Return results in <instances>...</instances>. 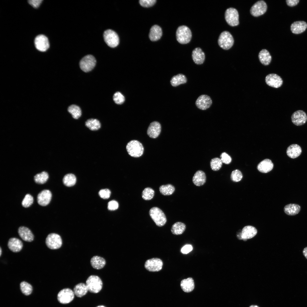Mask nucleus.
I'll return each mask as SVG.
<instances>
[{
    "instance_id": "1a4fd4ad",
    "label": "nucleus",
    "mask_w": 307,
    "mask_h": 307,
    "mask_svg": "<svg viewBox=\"0 0 307 307\" xmlns=\"http://www.w3.org/2000/svg\"><path fill=\"white\" fill-rule=\"evenodd\" d=\"M47 247L51 249H57L60 248L62 245V240L60 236L56 233L49 234L45 240Z\"/></svg>"
},
{
    "instance_id": "f03ea898",
    "label": "nucleus",
    "mask_w": 307,
    "mask_h": 307,
    "mask_svg": "<svg viewBox=\"0 0 307 307\" xmlns=\"http://www.w3.org/2000/svg\"><path fill=\"white\" fill-rule=\"evenodd\" d=\"M88 291L91 293H97L102 289L103 283L101 279L98 276L91 275L87 278L86 284Z\"/></svg>"
},
{
    "instance_id": "09e8293b",
    "label": "nucleus",
    "mask_w": 307,
    "mask_h": 307,
    "mask_svg": "<svg viewBox=\"0 0 307 307\" xmlns=\"http://www.w3.org/2000/svg\"><path fill=\"white\" fill-rule=\"evenodd\" d=\"M111 194L110 191L108 189H101L99 192V194L102 198L104 199L108 198Z\"/></svg>"
},
{
    "instance_id": "c756f323",
    "label": "nucleus",
    "mask_w": 307,
    "mask_h": 307,
    "mask_svg": "<svg viewBox=\"0 0 307 307\" xmlns=\"http://www.w3.org/2000/svg\"><path fill=\"white\" fill-rule=\"evenodd\" d=\"M90 263L93 268L99 269L104 267L106 264V261L104 258L101 257L94 256L91 259Z\"/></svg>"
},
{
    "instance_id": "49530a36",
    "label": "nucleus",
    "mask_w": 307,
    "mask_h": 307,
    "mask_svg": "<svg viewBox=\"0 0 307 307\" xmlns=\"http://www.w3.org/2000/svg\"><path fill=\"white\" fill-rule=\"evenodd\" d=\"M220 157V159L222 163L226 164H229L231 161L232 159L231 157L225 152L222 153Z\"/></svg>"
},
{
    "instance_id": "aec40b11",
    "label": "nucleus",
    "mask_w": 307,
    "mask_h": 307,
    "mask_svg": "<svg viewBox=\"0 0 307 307\" xmlns=\"http://www.w3.org/2000/svg\"><path fill=\"white\" fill-rule=\"evenodd\" d=\"M18 233L20 237L24 240L31 242L34 239V236L31 230L27 227L24 226L20 227Z\"/></svg>"
},
{
    "instance_id": "a19ab883",
    "label": "nucleus",
    "mask_w": 307,
    "mask_h": 307,
    "mask_svg": "<svg viewBox=\"0 0 307 307\" xmlns=\"http://www.w3.org/2000/svg\"><path fill=\"white\" fill-rule=\"evenodd\" d=\"M154 195V190L150 188L147 187L142 192V197L144 200H150L153 198Z\"/></svg>"
},
{
    "instance_id": "393cba45",
    "label": "nucleus",
    "mask_w": 307,
    "mask_h": 307,
    "mask_svg": "<svg viewBox=\"0 0 307 307\" xmlns=\"http://www.w3.org/2000/svg\"><path fill=\"white\" fill-rule=\"evenodd\" d=\"M273 167V164L271 160L269 159H265L258 164L257 168L260 172L266 173L271 171Z\"/></svg>"
},
{
    "instance_id": "37998d69",
    "label": "nucleus",
    "mask_w": 307,
    "mask_h": 307,
    "mask_svg": "<svg viewBox=\"0 0 307 307\" xmlns=\"http://www.w3.org/2000/svg\"><path fill=\"white\" fill-rule=\"evenodd\" d=\"M242 177V175L240 171L238 169L233 171L231 175L232 181L235 182L240 181Z\"/></svg>"
},
{
    "instance_id": "cd10ccee",
    "label": "nucleus",
    "mask_w": 307,
    "mask_h": 307,
    "mask_svg": "<svg viewBox=\"0 0 307 307\" xmlns=\"http://www.w3.org/2000/svg\"><path fill=\"white\" fill-rule=\"evenodd\" d=\"M180 285L184 292L186 293L191 292L193 290L194 287V280L191 277L183 279L181 281Z\"/></svg>"
},
{
    "instance_id": "4be33fe9",
    "label": "nucleus",
    "mask_w": 307,
    "mask_h": 307,
    "mask_svg": "<svg viewBox=\"0 0 307 307\" xmlns=\"http://www.w3.org/2000/svg\"><path fill=\"white\" fill-rule=\"evenodd\" d=\"M9 249L14 252L20 251L23 247V243L21 241L16 238H12L9 239L8 243Z\"/></svg>"
},
{
    "instance_id": "c9c22d12",
    "label": "nucleus",
    "mask_w": 307,
    "mask_h": 307,
    "mask_svg": "<svg viewBox=\"0 0 307 307\" xmlns=\"http://www.w3.org/2000/svg\"><path fill=\"white\" fill-rule=\"evenodd\" d=\"M68 112L71 114L72 117L77 119L81 116L82 111L80 107L75 105H72L69 106L68 109Z\"/></svg>"
},
{
    "instance_id": "9b49d317",
    "label": "nucleus",
    "mask_w": 307,
    "mask_h": 307,
    "mask_svg": "<svg viewBox=\"0 0 307 307\" xmlns=\"http://www.w3.org/2000/svg\"><path fill=\"white\" fill-rule=\"evenodd\" d=\"M257 230L254 227L248 225L244 227L242 231L237 234L238 238L246 241L254 237L257 233Z\"/></svg>"
},
{
    "instance_id": "e433bc0d",
    "label": "nucleus",
    "mask_w": 307,
    "mask_h": 307,
    "mask_svg": "<svg viewBox=\"0 0 307 307\" xmlns=\"http://www.w3.org/2000/svg\"><path fill=\"white\" fill-rule=\"evenodd\" d=\"M175 190L174 186L170 184L162 185L159 188L160 192L164 195H171L173 193Z\"/></svg>"
},
{
    "instance_id": "864d4df0",
    "label": "nucleus",
    "mask_w": 307,
    "mask_h": 307,
    "mask_svg": "<svg viewBox=\"0 0 307 307\" xmlns=\"http://www.w3.org/2000/svg\"><path fill=\"white\" fill-rule=\"evenodd\" d=\"M299 0H286L287 5L290 7H294L297 5L299 3Z\"/></svg>"
},
{
    "instance_id": "f3484780",
    "label": "nucleus",
    "mask_w": 307,
    "mask_h": 307,
    "mask_svg": "<svg viewBox=\"0 0 307 307\" xmlns=\"http://www.w3.org/2000/svg\"><path fill=\"white\" fill-rule=\"evenodd\" d=\"M212 103V101L211 98L206 95H202L199 96L195 102L197 107L202 110H205L209 108Z\"/></svg>"
},
{
    "instance_id": "20e7f679",
    "label": "nucleus",
    "mask_w": 307,
    "mask_h": 307,
    "mask_svg": "<svg viewBox=\"0 0 307 307\" xmlns=\"http://www.w3.org/2000/svg\"><path fill=\"white\" fill-rule=\"evenodd\" d=\"M150 215L157 225L162 227L166 223L167 219L163 212L157 207H154L149 211Z\"/></svg>"
},
{
    "instance_id": "58836bf2",
    "label": "nucleus",
    "mask_w": 307,
    "mask_h": 307,
    "mask_svg": "<svg viewBox=\"0 0 307 307\" xmlns=\"http://www.w3.org/2000/svg\"><path fill=\"white\" fill-rule=\"evenodd\" d=\"M20 288L22 293L24 295L28 296L32 293L33 288L32 285L26 281H22L20 284Z\"/></svg>"
},
{
    "instance_id": "39448f33",
    "label": "nucleus",
    "mask_w": 307,
    "mask_h": 307,
    "mask_svg": "<svg viewBox=\"0 0 307 307\" xmlns=\"http://www.w3.org/2000/svg\"><path fill=\"white\" fill-rule=\"evenodd\" d=\"M219 46L225 50H228L233 46L234 43L233 38L227 31H224L220 34L218 40Z\"/></svg>"
},
{
    "instance_id": "6e6d98bb",
    "label": "nucleus",
    "mask_w": 307,
    "mask_h": 307,
    "mask_svg": "<svg viewBox=\"0 0 307 307\" xmlns=\"http://www.w3.org/2000/svg\"><path fill=\"white\" fill-rule=\"evenodd\" d=\"M249 307H259L258 306L256 305H252L250 306Z\"/></svg>"
},
{
    "instance_id": "c85d7f7f",
    "label": "nucleus",
    "mask_w": 307,
    "mask_h": 307,
    "mask_svg": "<svg viewBox=\"0 0 307 307\" xmlns=\"http://www.w3.org/2000/svg\"><path fill=\"white\" fill-rule=\"evenodd\" d=\"M299 205L296 204H290L286 205L284 207V211L287 215L293 216L298 214L300 210Z\"/></svg>"
},
{
    "instance_id": "72a5a7b5",
    "label": "nucleus",
    "mask_w": 307,
    "mask_h": 307,
    "mask_svg": "<svg viewBox=\"0 0 307 307\" xmlns=\"http://www.w3.org/2000/svg\"><path fill=\"white\" fill-rule=\"evenodd\" d=\"M186 228V225L184 223L177 222L172 225L171 231L172 233L174 235H180L184 232Z\"/></svg>"
},
{
    "instance_id": "bb28decb",
    "label": "nucleus",
    "mask_w": 307,
    "mask_h": 307,
    "mask_svg": "<svg viewBox=\"0 0 307 307\" xmlns=\"http://www.w3.org/2000/svg\"><path fill=\"white\" fill-rule=\"evenodd\" d=\"M206 180V174L204 172L201 170L197 171L194 174L192 178L193 183L197 186L203 185L205 183Z\"/></svg>"
},
{
    "instance_id": "0eeeda50",
    "label": "nucleus",
    "mask_w": 307,
    "mask_h": 307,
    "mask_svg": "<svg viewBox=\"0 0 307 307\" xmlns=\"http://www.w3.org/2000/svg\"><path fill=\"white\" fill-rule=\"evenodd\" d=\"M225 18L227 24L232 26L239 24V14L237 10L233 8L227 9L225 12Z\"/></svg>"
},
{
    "instance_id": "4c0bfd02",
    "label": "nucleus",
    "mask_w": 307,
    "mask_h": 307,
    "mask_svg": "<svg viewBox=\"0 0 307 307\" xmlns=\"http://www.w3.org/2000/svg\"><path fill=\"white\" fill-rule=\"evenodd\" d=\"M76 182V178L74 174H68L65 175L63 179V184L67 186L74 185Z\"/></svg>"
},
{
    "instance_id": "7ed1b4c3",
    "label": "nucleus",
    "mask_w": 307,
    "mask_h": 307,
    "mask_svg": "<svg viewBox=\"0 0 307 307\" xmlns=\"http://www.w3.org/2000/svg\"><path fill=\"white\" fill-rule=\"evenodd\" d=\"M126 148L128 154L131 156L135 157L142 156L144 151L142 144L136 140H134L129 142Z\"/></svg>"
},
{
    "instance_id": "f257e3e1",
    "label": "nucleus",
    "mask_w": 307,
    "mask_h": 307,
    "mask_svg": "<svg viewBox=\"0 0 307 307\" xmlns=\"http://www.w3.org/2000/svg\"><path fill=\"white\" fill-rule=\"evenodd\" d=\"M192 36L189 28L185 25L179 26L176 32V37L178 42L181 44H185L190 41Z\"/></svg>"
},
{
    "instance_id": "f704fd0d",
    "label": "nucleus",
    "mask_w": 307,
    "mask_h": 307,
    "mask_svg": "<svg viewBox=\"0 0 307 307\" xmlns=\"http://www.w3.org/2000/svg\"><path fill=\"white\" fill-rule=\"evenodd\" d=\"M86 126L92 131L99 129L101 126L99 121L95 119H90L87 120L85 122Z\"/></svg>"
},
{
    "instance_id": "a18cd8bd",
    "label": "nucleus",
    "mask_w": 307,
    "mask_h": 307,
    "mask_svg": "<svg viewBox=\"0 0 307 307\" xmlns=\"http://www.w3.org/2000/svg\"><path fill=\"white\" fill-rule=\"evenodd\" d=\"M113 101L117 104H123L125 101V98L120 92H117L115 93L113 97Z\"/></svg>"
},
{
    "instance_id": "603ef678",
    "label": "nucleus",
    "mask_w": 307,
    "mask_h": 307,
    "mask_svg": "<svg viewBox=\"0 0 307 307\" xmlns=\"http://www.w3.org/2000/svg\"><path fill=\"white\" fill-rule=\"evenodd\" d=\"M192 248L191 245L190 244L186 245L182 248L181 252L183 254H187L191 251L192 250Z\"/></svg>"
},
{
    "instance_id": "9d476101",
    "label": "nucleus",
    "mask_w": 307,
    "mask_h": 307,
    "mask_svg": "<svg viewBox=\"0 0 307 307\" xmlns=\"http://www.w3.org/2000/svg\"><path fill=\"white\" fill-rule=\"evenodd\" d=\"M74 294L73 291L68 288L63 289L58 293L57 299L61 304H65L71 302L73 300Z\"/></svg>"
},
{
    "instance_id": "de8ad7c7",
    "label": "nucleus",
    "mask_w": 307,
    "mask_h": 307,
    "mask_svg": "<svg viewBox=\"0 0 307 307\" xmlns=\"http://www.w3.org/2000/svg\"><path fill=\"white\" fill-rule=\"evenodd\" d=\"M156 0H140L139 2L141 5L146 7L152 6L156 3Z\"/></svg>"
},
{
    "instance_id": "3c124183",
    "label": "nucleus",
    "mask_w": 307,
    "mask_h": 307,
    "mask_svg": "<svg viewBox=\"0 0 307 307\" xmlns=\"http://www.w3.org/2000/svg\"><path fill=\"white\" fill-rule=\"evenodd\" d=\"M42 1V0H29L28 2L33 7L37 8L39 6Z\"/></svg>"
},
{
    "instance_id": "5701e85b",
    "label": "nucleus",
    "mask_w": 307,
    "mask_h": 307,
    "mask_svg": "<svg viewBox=\"0 0 307 307\" xmlns=\"http://www.w3.org/2000/svg\"><path fill=\"white\" fill-rule=\"evenodd\" d=\"M192 57L193 61L196 64L201 65L204 62L205 55L201 48L196 47L192 51Z\"/></svg>"
},
{
    "instance_id": "79ce46f5",
    "label": "nucleus",
    "mask_w": 307,
    "mask_h": 307,
    "mask_svg": "<svg viewBox=\"0 0 307 307\" xmlns=\"http://www.w3.org/2000/svg\"><path fill=\"white\" fill-rule=\"evenodd\" d=\"M222 162L220 159L215 157L212 159L210 162V165L211 169L214 171H217L220 169L222 167Z\"/></svg>"
},
{
    "instance_id": "7c9ffc66",
    "label": "nucleus",
    "mask_w": 307,
    "mask_h": 307,
    "mask_svg": "<svg viewBox=\"0 0 307 307\" xmlns=\"http://www.w3.org/2000/svg\"><path fill=\"white\" fill-rule=\"evenodd\" d=\"M73 291L76 296L81 297L87 294L88 290L86 284L81 283L75 285Z\"/></svg>"
},
{
    "instance_id": "412c9836",
    "label": "nucleus",
    "mask_w": 307,
    "mask_h": 307,
    "mask_svg": "<svg viewBox=\"0 0 307 307\" xmlns=\"http://www.w3.org/2000/svg\"><path fill=\"white\" fill-rule=\"evenodd\" d=\"M307 28V23L303 21L294 22L291 26V30L294 34H299L304 32Z\"/></svg>"
},
{
    "instance_id": "dca6fc26",
    "label": "nucleus",
    "mask_w": 307,
    "mask_h": 307,
    "mask_svg": "<svg viewBox=\"0 0 307 307\" xmlns=\"http://www.w3.org/2000/svg\"><path fill=\"white\" fill-rule=\"evenodd\" d=\"M265 81L268 86L275 88L280 87L283 83V80L281 77L274 73L267 75L265 77Z\"/></svg>"
},
{
    "instance_id": "8fccbe9b",
    "label": "nucleus",
    "mask_w": 307,
    "mask_h": 307,
    "mask_svg": "<svg viewBox=\"0 0 307 307\" xmlns=\"http://www.w3.org/2000/svg\"><path fill=\"white\" fill-rule=\"evenodd\" d=\"M119 207L118 202L115 200L109 201L108 204V208L110 210H115L118 209Z\"/></svg>"
},
{
    "instance_id": "c03bdc74",
    "label": "nucleus",
    "mask_w": 307,
    "mask_h": 307,
    "mask_svg": "<svg viewBox=\"0 0 307 307\" xmlns=\"http://www.w3.org/2000/svg\"><path fill=\"white\" fill-rule=\"evenodd\" d=\"M34 198L30 194H26L23 199L22 204L25 208H28L33 203Z\"/></svg>"
},
{
    "instance_id": "a878e982",
    "label": "nucleus",
    "mask_w": 307,
    "mask_h": 307,
    "mask_svg": "<svg viewBox=\"0 0 307 307\" xmlns=\"http://www.w3.org/2000/svg\"><path fill=\"white\" fill-rule=\"evenodd\" d=\"M162 34V30L161 27L158 25H154L150 29L149 37L152 41H156L161 38Z\"/></svg>"
},
{
    "instance_id": "473e14b6",
    "label": "nucleus",
    "mask_w": 307,
    "mask_h": 307,
    "mask_svg": "<svg viewBox=\"0 0 307 307\" xmlns=\"http://www.w3.org/2000/svg\"><path fill=\"white\" fill-rule=\"evenodd\" d=\"M187 82L186 76L182 74H179L172 78L170 83L172 86L176 87L181 84H185Z\"/></svg>"
},
{
    "instance_id": "2eb2a0df",
    "label": "nucleus",
    "mask_w": 307,
    "mask_h": 307,
    "mask_svg": "<svg viewBox=\"0 0 307 307\" xmlns=\"http://www.w3.org/2000/svg\"><path fill=\"white\" fill-rule=\"evenodd\" d=\"M34 43L36 49L41 51H45L49 47L48 39L43 35H40L36 36L34 40Z\"/></svg>"
},
{
    "instance_id": "4468645a",
    "label": "nucleus",
    "mask_w": 307,
    "mask_h": 307,
    "mask_svg": "<svg viewBox=\"0 0 307 307\" xmlns=\"http://www.w3.org/2000/svg\"><path fill=\"white\" fill-rule=\"evenodd\" d=\"M292 122L296 125L299 126L304 124L307 121L306 113L302 110H298L294 112L291 116Z\"/></svg>"
},
{
    "instance_id": "5fc2aeb1",
    "label": "nucleus",
    "mask_w": 307,
    "mask_h": 307,
    "mask_svg": "<svg viewBox=\"0 0 307 307\" xmlns=\"http://www.w3.org/2000/svg\"><path fill=\"white\" fill-rule=\"evenodd\" d=\"M303 255L307 259V247H305L303 250Z\"/></svg>"
},
{
    "instance_id": "2f4dec72",
    "label": "nucleus",
    "mask_w": 307,
    "mask_h": 307,
    "mask_svg": "<svg viewBox=\"0 0 307 307\" xmlns=\"http://www.w3.org/2000/svg\"><path fill=\"white\" fill-rule=\"evenodd\" d=\"M258 57L260 62L264 65H269L271 60L270 53L266 49H263L260 52Z\"/></svg>"
},
{
    "instance_id": "a211bd4d",
    "label": "nucleus",
    "mask_w": 307,
    "mask_h": 307,
    "mask_svg": "<svg viewBox=\"0 0 307 307\" xmlns=\"http://www.w3.org/2000/svg\"><path fill=\"white\" fill-rule=\"evenodd\" d=\"M51 197L52 194L50 190H43L38 195V203L41 206H46L50 203Z\"/></svg>"
},
{
    "instance_id": "423d86ee",
    "label": "nucleus",
    "mask_w": 307,
    "mask_h": 307,
    "mask_svg": "<svg viewBox=\"0 0 307 307\" xmlns=\"http://www.w3.org/2000/svg\"><path fill=\"white\" fill-rule=\"evenodd\" d=\"M96 60L92 55H88L84 57L80 61L79 65L81 69L85 72L91 71L95 67Z\"/></svg>"
},
{
    "instance_id": "f8f14e48",
    "label": "nucleus",
    "mask_w": 307,
    "mask_h": 307,
    "mask_svg": "<svg viewBox=\"0 0 307 307\" xmlns=\"http://www.w3.org/2000/svg\"><path fill=\"white\" fill-rule=\"evenodd\" d=\"M163 265V262L160 259L153 258L146 260L145 263L144 267L149 271L155 272L161 270Z\"/></svg>"
},
{
    "instance_id": "4d7b16f0",
    "label": "nucleus",
    "mask_w": 307,
    "mask_h": 307,
    "mask_svg": "<svg viewBox=\"0 0 307 307\" xmlns=\"http://www.w3.org/2000/svg\"><path fill=\"white\" fill-rule=\"evenodd\" d=\"M96 307H106L104 306H103V305H99V306H96Z\"/></svg>"
},
{
    "instance_id": "b1692460",
    "label": "nucleus",
    "mask_w": 307,
    "mask_h": 307,
    "mask_svg": "<svg viewBox=\"0 0 307 307\" xmlns=\"http://www.w3.org/2000/svg\"><path fill=\"white\" fill-rule=\"evenodd\" d=\"M302 152L301 148L296 144L291 145L287 148L286 150L287 155L290 158L294 159L300 155Z\"/></svg>"
},
{
    "instance_id": "6e6552de",
    "label": "nucleus",
    "mask_w": 307,
    "mask_h": 307,
    "mask_svg": "<svg viewBox=\"0 0 307 307\" xmlns=\"http://www.w3.org/2000/svg\"><path fill=\"white\" fill-rule=\"evenodd\" d=\"M103 36L105 42L109 47L114 48L119 45V36L114 31L111 29L106 30L104 32Z\"/></svg>"
},
{
    "instance_id": "13d9d810",
    "label": "nucleus",
    "mask_w": 307,
    "mask_h": 307,
    "mask_svg": "<svg viewBox=\"0 0 307 307\" xmlns=\"http://www.w3.org/2000/svg\"><path fill=\"white\" fill-rule=\"evenodd\" d=\"M0 256H1V252H2V250H1V247H0Z\"/></svg>"
},
{
    "instance_id": "6ab92c4d",
    "label": "nucleus",
    "mask_w": 307,
    "mask_h": 307,
    "mask_svg": "<svg viewBox=\"0 0 307 307\" xmlns=\"http://www.w3.org/2000/svg\"><path fill=\"white\" fill-rule=\"evenodd\" d=\"M161 130L160 124L157 121H154L149 125L147 131L149 136L152 138H156L160 134Z\"/></svg>"
},
{
    "instance_id": "ea45409f",
    "label": "nucleus",
    "mask_w": 307,
    "mask_h": 307,
    "mask_svg": "<svg viewBox=\"0 0 307 307\" xmlns=\"http://www.w3.org/2000/svg\"><path fill=\"white\" fill-rule=\"evenodd\" d=\"M48 178V173L44 171L36 175L34 177V180L36 183L42 184L46 182Z\"/></svg>"
},
{
    "instance_id": "ddd939ff",
    "label": "nucleus",
    "mask_w": 307,
    "mask_h": 307,
    "mask_svg": "<svg viewBox=\"0 0 307 307\" xmlns=\"http://www.w3.org/2000/svg\"><path fill=\"white\" fill-rule=\"evenodd\" d=\"M267 6L263 0L259 1L255 3L250 9L251 14L255 17H258L264 14L267 11Z\"/></svg>"
}]
</instances>
